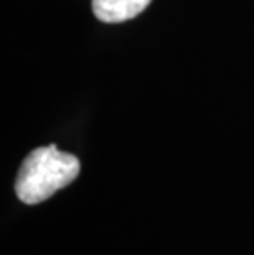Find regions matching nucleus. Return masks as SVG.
Listing matches in <instances>:
<instances>
[{
	"mask_svg": "<svg viewBox=\"0 0 254 255\" xmlns=\"http://www.w3.org/2000/svg\"><path fill=\"white\" fill-rule=\"evenodd\" d=\"M79 170L78 156L58 150L56 145L40 146L30 151L20 165L15 193L25 204L43 203L76 180Z\"/></svg>",
	"mask_w": 254,
	"mask_h": 255,
	"instance_id": "1",
	"label": "nucleus"
},
{
	"mask_svg": "<svg viewBox=\"0 0 254 255\" xmlns=\"http://www.w3.org/2000/svg\"><path fill=\"white\" fill-rule=\"evenodd\" d=\"M152 0H93V13L104 23H121L142 13Z\"/></svg>",
	"mask_w": 254,
	"mask_h": 255,
	"instance_id": "2",
	"label": "nucleus"
}]
</instances>
